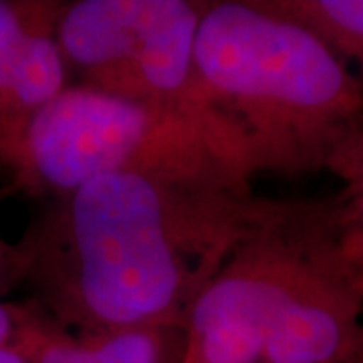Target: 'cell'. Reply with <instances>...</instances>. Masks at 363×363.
Instances as JSON below:
<instances>
[{
  "label": "cell",
  "mask_w": 363,
  "mask_h": 363,
  "mask_svg": "<svg viewBox=\"0 0 363 363\" xmlns=\"http://www.w3.org/2000/svg\"><path fill=\"white\" fill-rule=\"evenodd\" d=\"M277 202L250 190L104 174L26 234V281L79 333L184 331L196 298Z\"/></svg>",
  "instance_id": "cell-1"
},
{
  "label": "cell",
  "mask_w": 363,
  "mask_h": 363,
  "mask_svg": "<svg viewBox=\"0 0 363 363\" xmlns=\"http://www.w3.org/2000/svg\"><path fill=\"white\" fill-rule=\"evenodd\" d=\"M194 61L252 174L331 169L363 130V81L347 59L269 2L204 6Z\"/></svg>",
  "instance_id": "cell-2"
},
{
  "label": "cell",
  "mask_w": 363,
  "mask_h": 363,
  "mask_svg": "<svg viewBox=\"0 0 363 363\" xmlns=\"http://www.w3.org/2000/svg\"><path fill=\"white\" fill-rule=\"evenodd\" d=\"M13 172L30 190L67 196L104 174L250 190L245 157L218 128L164 105L67 85L33 119Z\"/></svg>",
  "instance_id": "cell-3"
},
{
  "label": "cell",
  "mask_w": 363,
  "mask_h": 363,
  "mask_svg": "<svg viewBox=\"0 0 363 363\" xmlns=\"http://www.w3.org/2000/svg\"><path fill=\"white\" fill-rule=\"evenodd\" d=\"M363 295L337 198L277 202L196 298L178 363H262L271 325L317 298Z\"/></svg>",
  "instance_id": "cell-4"
},
{
  "label": "cell",
  "mask_w": 363,
  "mask_h": 363,
  "mask_svg": "<svg viewBox=\"0 0 363 363\" xmlns=\"http://www.w3.org/2000/svg\"><path fill=\"white\" fill-rule=\"evenodd\" d=\"M200 16L202 9L184 0H79L63 6L55 37L83 85L180 109L230 138L196 75Z\"/></svg>",
  "instance_id": "cell-5"
},
{
  "label": "cell",
  "mask_w": 363,
  "mask_h": 363,
  "mask_svg": "<svg viewBox=\"0 0 363 363\" xmlns=\"http://www.w3.org/2000/svg\"><path fill=\"white\" fill-rule=\"evenodd\" d=\"M61 4L0 0V162L13 169L33 119L65 89Z\"/></svg>",
  "instance_id": "cell-6"
},
{
  "label": "cell",
  "mask_w": 363,
  "mask_h": 363,
  "mask_svg": "<svg viewBox=\"0 0 363 363\" xmlns=\"http://www.w3.org/2000/svg\"><path fill=\"white\" fill-rule=\"evenodd\" d=\"M14 347L28 363H166L176 329L71 333L40 305H16Z\"/></svg>",
  "instance_id": "cell-7"
},
{
  "label": "cell",
  "mask_w": 363,
  "mask_h": 363,
  "mask_svg": "<svg viewBox=\"0 0 363 363\" xmlns=\"http://www.w3.org/2000/svg\"><path fill=\"white\" fill-rule=\"evenodd\" d=\"M269 4L313 28L341 57L363 67V0H285Z\"/></svg>",
  "instance_id": "cell-8"
},
{
  "label": "cell",
  "mask_w": 363,
  "mask_h": 363,
  "mask_svg": "<svg viewBox=\"0 0 363 363\" xmlns=\"http://www.w3.org/2000/svg\"><path fill=\"white\" fill-rule=\"evenodd\" d=\"M331 169L345 180L337 196L339 218L347 252L363 277V130L347 143Z\"/></svg>",
  "instance_id": "cell-9"
},
{
  "label": "cell",
  "mask_w": 363,
  "mask_h": 363,
  "mask_svg": "<svg viewBox=\"0 0 363 363\" xmlns=\"http://www.w3.org/2000/svg\"><path fill=\"white\" fill-rule=\"evenodd\" d=\"M30 264V250L25 240L9 242L0 234V297L9 293L13 286L26 281Z\"/></svg>",
  "instance_id": "cell-10"
},
{
  "label": "cell",
  "mask_w": 363,
  "mask_h": 363,
  "mask_svg": "<svg viewBox=\"0 0 363 363\" xmlns=\"http://www.w3.org/2000/svg\"><path fill=\"white\" fill-rule=\"evenodd\" d=\"M16 325H18L16 305L0 301V347L13 345L14 335H16Z\"/></svg>",
  "instance_id": "cell-11"
},
{
  "label": "cell",
  "mask_w": 363,
  "mask_h": 363,
  "mask_svg": "<svg viewBox=\"0 0 363 363\" xmlns=\"http://www.w3.org/2000/svg\"><path fill=\"white\" fill-rule=\"evenodd\" d=\"M0 363H28L25 355L13 345H6V347H0Z\"/></svg>",
  "instance_id": "cell-12"
}]
</instances>
